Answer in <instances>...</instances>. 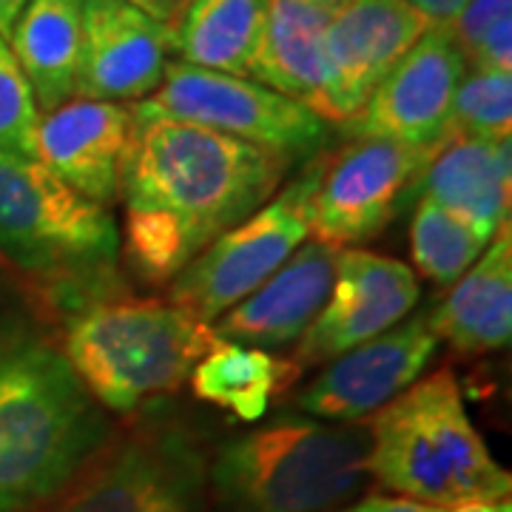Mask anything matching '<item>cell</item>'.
<instances>
[{"instance_id": "cell-1", "label": "cell", "mask_w": 512, "mask_h": 512, "mask_svg": "<svg viewBox=\"0 0 512 512\" xmlns=\"http://www.w3.org/2000/svg\"><path fill=\"white\" fill-rule=\"evenodd\" d=\"M131 114L120 163L126 259L160 285L271 200L291 163L211 128Z\"/></svg>"}, {"instance_id": "cell-2", "label": "cell", "mask_w": 512, "mask_h": 512, "mask_svg": "<svg viewBox=\"0 0 512 512\" xmlns=\"http://www.w3.org/2000/svg\"><path fill=\"white\" fill-rule=\"evenodd\" d=\"M109 441V419L66 353L26 325L0 328V512L52 504Z\"/></svg>"}, {"instance_id": "cell-3", "label": "cell", "mask_w": 512, "mask_h": 512, "mask_svg": "<svg viewBox=\"0 0 512 512\" xmlns=\"http://www.w3.org/2000/svg\"><path fill=\"white\" fill-rule=\"evenodd\" d=\"M367 476L427 507L507 501L510 473L470 421L456 373L441 367L367 416Z\"/></svg>"}, {"instance_id": "cell-4", "label": "cell", "mask_w": 512, "mask_h": 512, "mask_svg": "<svg viewBox=\"0 0 512 512\" xmlns=\"http://www.w3.org/2000/svg\"><path fill=\"white\" fill-rule=\"evenodd\" d=\"M367 427L282 416L225 441L208 467L222 512H328L367 484Z\"/></svg>"}, {"instance_id": "cell-5", "label": "cell", "mask_w": 512, "mask_h": 512, "mask_svg": "<svg viewBox=\"0 0 512 512\" xmlns=\"http://www.w3.org/2000/svg\"><path fill=\"white\" fill-rule=\"evenodd\" d=\"M217 345L208 322L171 302L123 299L77 316L63 353L100 407L131 413L174 393Z\"/></svg>"}, {"instance_id": "cell-6", "label": "cell", "mask_w": 512, "mask_h": 512, "mask_svg": "<svg viewBox=\"0 0 512 512\" xmlns=\"http://www.w3.org/2000/svg\"><path fill=\"white\" fill-rule=\"evenodd\" d=\"M120 231L109 208L86 200L37 157L0 151V254L49 279L109 274Z\"/></svg>"}, {"instance_id": "cell-7", "label": "cell", "mask_w": 512, "mask_h": 512, "mask_svg": "<svg viewBox=\"0 0 512 512\" xmlns=\"http://www.w3.org/2000/svg\"><path fill=\"white\" fill-rule=\"evenodd\" d=\"M316 180L319 160H313L248 220L228 228L200 256H194L168 282V302L214 325L222 313L271 279L311 239Z\"/></svg>"}, {"instance_id": "cell-8", "label": "cell", "mask_w": 512, "mask_h": 512, "mask_svg": "<svg viewBox=\"0 0 512 512\" xmlns=\"http://www.w3.org/2000/svg\"><path fill=\"white\" fill-rule=\"evenodd\" d=\"M211 461L180 424H143L97 456L52 512H205Z\"/></svg>"}, {"instance_id": "cell-9", "label": "cell", "mask_w": 512, "mask_h": 512, "mask_svg": "<svg viewBox=\"0 0 512 512\" xmlns=\"http://www.w3.org/2000/svg\"><path fill=\"white\" fill-rule=\"evenodd\" d=\"M131 109L220 131L288 163L316 154L328 137V123L291 97L251 77L208 72L183 60L168 63L160 89Z\"/></svg>"}, {"instance_id": "cell-10", "label": "cell", "mask_w": 512, "mask_h": 512, "mask_svg": "<svg viewBox=\"0 0 512 512\" xmlns=\"http://www.w3.org/2000/svg\"><path fill=\"white\" fill-rule=\"evenodd\" d=\"M430 154L393 140L356 137L336 157L319 160L311 239L342 251L379 237L416 188Z\"/></svg>"}, {"instance_id": "cell-11", "label": "cell", "mask_w": 512, "mask_h": 512, "mask_svg": "<svg viewBox=\"0 0 512 512\" xmlns=\"http://www.w3.org/2000/svg\"><path fill=\"white\" fill-rule=\"evenodd\" d=\"M464 72L467 63L450 29L430 26L370 94L348 131L433 151L450 131L453 100Z\"/></svg>"}, {"instance_id": "cell-12", "label": "cell", "mask_w": 512, "mask_h": 512, "mask_svg": "<svg viewBox=\"0 0 512 512\" xmlns=\"http://www.w3.org/2000/svg\"><path fill=\"white\" fill-rule=\"evenodd\" d=\"M430 26L407 0H350L333 12L325 35V123L350 126L370 94Z\"/></svg>"}, {"instance_id": "cell-13", "label": "cell", "mask_w": 512, "mask_h": 512, "mask_svg": "<svg viewBox=\"0 0 512 512\" xmlns=\"http://www.w3.org/2000/svg\"><path fill=\"white\" fill-rule=\"evenodd\" d=\"M436 350L439 339L427 325V316L399 322L328 362L319 379L302 390L299 407L313 419L356 424L419 382Z\"/></svg>"}, {"instance_id": "cell-14", "label": "cell", "mask_w": 512, "mask_h": 512, "mask_svg": "<svg viewBox=\"0 0 512 512\" xmlns=\"http://www.w3.org/2000/svg\"><path fill=\"white\" fill-rule=\"evenodd\" d=\"M171 32L128 0L83 9V43L74 97L103 103H140L160 89Z\"/></svg>"}, {"instance_id": "cell-15", "label": "cell", "mask_w": 512, "mask_h": 512, "mask_svg": "<svg viewBox=\"0 0 512 512\" xmlns=\"http://www.w3.org/2000/svg\"><path fill=\"white\" fill-rule=\"evenodd\" d=\"M134 114L126 103L80 100L40 114L35 157L86 200L109 208L120 200V163Z\"/></svg>"}, {"instance_id": "cell-16", "label": "cell", "mask_w": 512, "mask_h": 512, "mask_svg": "<svg viewBox=\"0 0 512 512\" xmlns=\"http://www.w3.org/2000/svg\"><path fill=\"white\" fill-rule=\"evenodd\" d=\"M339 248L308 239L296 254L211 325L220 342L242 348H285L296 342L328 302Z\"/></svg>"}, {"instance_id": "cell-17", "label": "cell", "mask_w": 512, "mask_h": 512, "mask_svg": "<svg viewBox=\"0 0 512 512\" xmlns=\"http://www.w3.org/2000/svg\"><path fill=\"white\" fill-rule=\"evenodd\" d=\"M416 191L421 200L453 211L493 239L495 231L510 222V140L447 134L433 148Z\"/></svg>"}, {"instance_id": "cell-18", "label": "cell", "mask_w": 512, "mask_h": 512, "mask_svg": "<svg viewBox=\"0 0 512 512\" xmlns=\"http://www.w3.org/2000/svg\"><path fill=\"white\" fill-rule=\"evenodd\" d=\"M333 12L296 3L268 0L265 26L251 63V80L302 103L325 120L328 57L325 35Z\"/></svg>"}, {"instance_id": "cell-19", "label": "cell", "mask_w": 512, "mask_h": 512, "mask_svg": "<svg viewBox=\"0 0 512 512\" xmlns=\"http://www.w3.org/2000/svg\"><path fill=\"white\" fill-rule=\"evenodd\" d=\"M427 325L461 353H490L510 345L512 336V228L501 225L484 254L453 282L450 296Z\"/></svg>"}, {"instance_id": "cell-20", "label": "cell", "mask_w": 512, "mask_h": 512, "mask_svg": "<svg viewBox=\"0 0 512 512\" xmlns=\"http://www.w3.org/2000/svg\"><path fill=\"white\" fill-rule=\"evenodd\" d=\"M80 43L83 9L77 0H29L9 35V46L32 86L40 114L74 97Z\"/></svg>"}, {"instance_id": "cell-21", "label": "cell", "mask_w": 512, "mask_h": 512, "mask_svg": "<svg viewBox=\"0 0 512 512\" xmlns=\"http://www.w3.org/2000/svg\"><path fill=\"white\" fill-rule=\"evenodd\" d=\"M268 0H194L174 29V52L208 72L248 77Z\"/></svg>"}, {"instance_id": "cell-22", "label": "cell", "mask_w": 512, "mask_h": 512, "mask_svg": "<svg viewBox=\"0 0 512 512\" xmlns=\"http://www.w3.org/2000/svg\"><path fill=\"white\" fill-rule=\"evenodd\" d=\"M299 370L291 362H279L268 350L242 348L220 342L200 365L191 370L194 396L222 410H231L242 421H259L271 399L293 382Z\"/></svg>"}, {"instance_id": "cell-23", "label": "cell", "mask_w": 512, "mask_h": 512, "mask_svg": "<svg viewBox=\"0 0 512 512\" xmlns=\"http://www.w3.org/2000/svg\"><path fill=\"white\" fill-rule=\"evenodd\" d=\"M490 239L458 214L436 202L419 200L410 225V251L421 276L436 285H453L484 254Z\"/></svg>"}, {"instance_id": "cell-24", "label": "cell", "mask_w": 512, "mask_h": 512, "mask_svg": "<svg viewBox=\"0 0 512 512\" xmlns=\"http://www.w3.org/2000/svg\"><path fill=\"white\" fill-rule=\"evenodd\" d=\"M512 131V72L467 69L453 100L447 134L510 140Z\"/></svg>"}, {"instance_id": "cell-25", "label": "cell", "mask_w": 512, "mask_h": 512, "mask_svg": "<svg viewBox=\"0 0 512 512\" xmlns=\"http://www.w3.org/2000/svg\"><path fill=\"white\" fill-rule=\"evenodd\" d=\"M37 111L35 94L20 69L18 57L6 37H0V151L35 157L37 146Z\"/></svg>"}, {"instance_id": "cell-26", "label": "cell", "mask_w": 512, "mask_h": 512, "mask_svg": "<svg viewBox=\"0 0 512 512\" xmlns=\"http://www.w3.org/2000/svg\"><path fill=\"white\" fill-rule=\"evenodd\" d=\"M504 26H512V0H467L464 9L447 23L464 63L476 55L487 37Z\"/></svg>"}, {"instance_id": "cell-27", "label": "cell", "mask_w": 512, "mask_h": 512, "mask_svg": "<svg viewBox=\"0 0 512 512\" xmlns=\"http://www.w3.org/2000/svg\"><path fill=\"white\" fill-rule=\"evenodd\" d=\"M128 3L134 9H140L143 15H148L154 23L165 26L174 35V29L180 26V20H183L185 9H188L191 0H128Z\"/></svg>"}, {"instance_id": "cell-28", "label": "cell", "mask_w": 512, "mask_h": 512, "mask_svg": "<svg viewBox=\"0 0 512 512\" xmlns=\"http://www.w3.org/2000/svg\"><path fill=\"white\" fill-rule=\"evenodd\" d=\"M342 512H441L439 507H427L419 501H410L402 495H367L362 501H356L353 507Z\"/></svg>"}, {"instance_id": "cell-29", "label": "cell", "mask_w": 512, "mask_h": 512, "mask_svg": "<svg viewBox=\"0 0 512 512\" xmlns=\"http://www.w3.org/2000/svg\"><path fill=\"white\" fill-rule=\"evenodd\" d=\"M416 12L430 20L433 26H447L464 9L467 0H407Z\"/></svg>"}, {"instance_id": "cell-30", "label": "cell", "mask_w": 512, "mask_h": 512, "mask_svg": "<svg viewBox=\"0 0 512 512\" xmlns=\"http://www.w3.org/2000/svg\"><path fill=\"white\" fill-rule=\"evenodd\" d=\"M26 6H29V0H0V37L9 40Z\"/></svg>"}, {"instance_id": "cell-31", "label": "cell", "mask_w": 512, "mask_h": 512, "mask_svg": "<svg viewBox=\"0 0 512 512\" xmlns=\"http://www.w3.org/2000/svg\"><path fill=\"white\" fill-rule=\"evenodd\" d=\"M510 501H467V504H456L441 512H504Z\"/></svg>"}, {"instance_id": "cell-32", "label": "cell", "mask_w": 512, "mask_h": 512, "mask_svg": "<svg viewBox=\"0 0 512 512\" xmlns=\"http://www.w3.org/2000/svg\"><path fill=\"white\" fill-rule=\"evenodd\" d=\"M296 3H308V6H319V9H328V12H339L345 3L350 0H296Z\"/></svg>"}, {"instance_id": "cell-33", "label": "cell", "mask_w": 512, "mask_h": 512, "mask_svg": "<svg viewBox=\"0 0 512 512\" xmlns=\"http://www.w3.org/2000/svg\"><path fill=\"white\" fill-rule=\"evenodd\" d=\"M80 9H97V6H109V3H123V0H77Z\"/></svg>"}, {"instance_id": "cell-34", "label": "cell", "mask_w": 512, "mask_h": 512, "mask_svg": "<svg viewBox=\"0 0 512 512\" xmlns=\"http://www.w3.org/2000/svg\"><path fill=\"white\" fill-rule=\"evenodd\" d=\"M504 512H510V504H507V507H504Z\"/></svg>"}, {"instance_id": "cell-35", "label": "cell", "mask_w": 512, "mask_h": 512, "mask_svg": "<svg viewBox=\"0 0 512 512\" xmlns=\"http://www.w3.org/2000/svg\"><path fill=\"white\" fill-rule=\"evenodd\" d=\"M191 3H194V0H191ZM191 3H188V6H191Z\"/></svg>"}]
</instances>
